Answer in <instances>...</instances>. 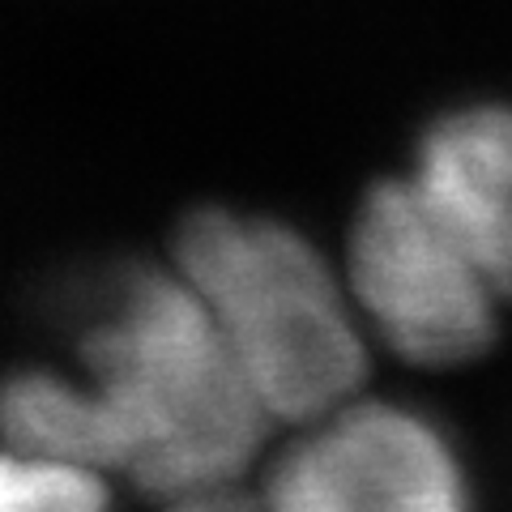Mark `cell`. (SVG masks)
<instances>
[{
    "instance_id": "cell-6",
    "label": "cell",
    "mask_w": 512,
    "mask_h": 512,
    "mask_svg": "<svg viewBox=\"0 0 512 512\" xmlns=\"http://www.w3.org/2000/svg\"><path fill=\"white\" fill-rule=\"evenodd\" d=\"M0 440L35 448L69 466L107 474V436L82 376L18 372L0 384Z\"/></svg>"
},
{
    "instance_id": "cell-4",
    "label": "cell",
    "mask_w": 512,
    "mask_h": 512,
    "mask_svg": "<svg viewBox=\"0 0 512 512\" xmlns=\"http://www.w3.org/2000/svg\"><path fill=\"white\" fill-rule=\"evenodd\" d=\"M265 500L286 512H457L470 491L431 419L350 397L303 423L265 478Z\"/></svg>"
},
{
    "instance_id": "cell-1",
    "label": "cell",
    "mask_w": 512,
    "mask_h": 512,
    "mask_svg": "<svg viewBox=\"0 0 512 512\" xmlns=\"http://www.w3.org/2000/svg\"><path fill=\"white\" fill-rule=\"evenodd\" d=\"M82 359L111 478L167 504L231 500L274 419L180 269L128 274Z\"/></svg>"
},
{
    "instance_id": "cell-7",
    "label": "cell",
    "mask_w": 512,
    "mask_h": 512,
    "mask_svg": "<svg viewBox=\"0 0 512 512\" xmlns=\"http://www.w3.org/2000/svg\"><path fill=\"white\" fill-rule=\"evenodd\" d=\"M107 504V478L22 444H0V512H86Z\"/></svg>"
},
{
    "instance_id": "cell-2",
    "label": "cell",
    "mask_w": 512,
    "mask_h": 512,
    "mask_svg": "<svg viewBox=\"0 0 512 512\" xmlns=\"http://www.w3.org/2000/svg\"><path fill=\"white\" fill-rule=\"evenodd\" d=\"M175 269L274 423L303 427L359 393L363 316L350 286L299 231L274 218L197 210L175 239Z\"/></svg>"
},
{
    "instance_id": "cell-3",
    "label": "cell",
    "mask_w": 512,
    "mask_h": 512,
    "mask_svg": "<svg viewBox=\"0 0 512 512\" xmlns=\"http://www.w3.org/2000/svg\"><path fill=\"white\" fill-rule=\"evenodd\" d=\"M346 286L376 338L419 367H457L487 355L508 303L410 175L363 197L350 227Z\"/></svg>"
},
{
    "instance_id": "cell-5",
    "label": "cell",
    "mask_w": 512,
    "mask_h": 512,
    "mask_svg": "<svg viewBox=\"0 0 512 512\" xmlns=\"http://www.w3.org/2000/svg\"><path fill=\"white\" fill-rule=\"evenodd\" d=\"M410 184L512 303V103H470L423 133Z\"/></svg>"
}]
</instances>
